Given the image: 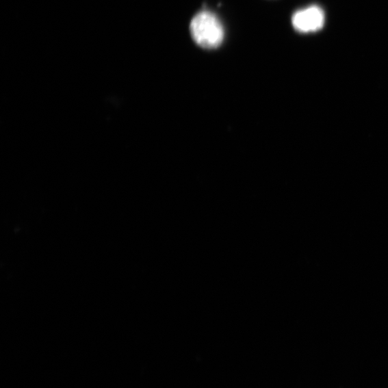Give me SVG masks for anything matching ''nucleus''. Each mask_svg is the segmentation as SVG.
Segmentation results:
<instances>
[{
	"label": "nucleus",
	"instance_id": "f257e3e1",
	"mask_svg": "<svg viewBox=\"0 0 388 388\" xmlns=\"http://www.w3.org/2000/svg\"><path fill=\"white\" fill-rule=\"evenodd\" d=\"M190 32L196 44L207 50L220 47L225 36L222 21L217 14L209 10L196 14L191 21Z\"/></svg>",
	"mask_w": 388,
	"mask_h": 388
},
{
	"label": "nucleus",
	"instance_id": "f03ea898",
	"mask_svg": "<svg viewBox=\"0 0 388 388\" xmlns=\"http://www.w3.org/2000/svg\"><path fill=\"white\" fill-rule=\"evenodd\" d=\"M325 21V12L318 5H311L296 10L292 18L294 30L301 34H313L321 31L324 26Z\"/></svg>",
	"mask_w": 388,
	"mask_h": 388
}]
</instances>
